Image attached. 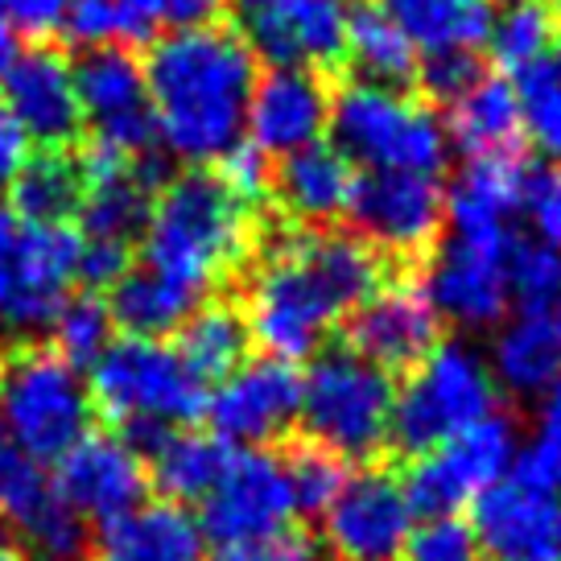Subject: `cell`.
Listing matches in <instances>:
<instances>
[{
    "mask_svg": "<svg viewBox=\"0 0 561 561\" xmlns=\"http://www.w3.org/2000/svg\"><path fill=\"white\" fill-rule=\"evenodd\" d=\"M397 385L359 351H322L301 376L298 421L314 446L343 462H364L392 442Z\"/></svg>",
    "mask_w": 561,
    "mask_h": 561,
    "instance_id": "obj_5",
    "label": "cell"
},
{
    "mask_svg": "<svg viewBox=\"0 0 561 561\" xmlns=\"http://www.w3.org/2000/svg\"><path fill=\"white\" fill-rule=\"evenodd\" d=\"M21 256H25V219L0 203V318L21 289Z\"/></svg>",
    "mask_w": 561,
    "mask_h": 561,
    "instance_id": "obj_48",
    "label": "cell"
},
{
    "mask_svg": "<svg viewBox=\"0 0 561 561\" xmlns=\"http://www.w3.org/2000/svg\"><path fill=\"white\" fill-rule=\"evenodd\" d=\"M525 474L545 488L561 491V380L541 397L537 430H533L525 455Z\"/></svg>",
    "mask_w": 561,
    "mask_h": 561,
    "instance_id": "obj_43",
    "label": "cell"
},
{
    "mask_svg": "<svg viewBox=\"0 0 561 561\" xmlns=\"http://www.w3.org/2000/svg\"><path fill=\"white\" fill-rule=\"evenodd\" d=\"M500 404V385L488 368V355L467 343H438L409 368L392 404V438L404 450L425 455L467 425L483 421Z\"/></svg>",
    "mask_w": 561,
    "mask_h": 561,
    "instance_id": "obj_8",
    "label": "cell"
},
{
    "mask_svg": "<svg viewBox=\"0 0 561 561\" xmlns=\"http://www.w3.org/2000/svg\"><path fill=\"white\" fill-rule=\"evenodd\" d=\"M327 121H331V91L318 79V70L268 67L256 75L248 95L244 137L268 158H285L322 140Z\"/></svg>",
    "mask_w": 561,
    "mask_h": 561,
    "instance_id": "obj_20",
    "label": "cell"
},
{
    "mask_svg": "<svg viewBox=\"0 0 561 561\" xmlns=\"http://www.w3.org/2000/svg\"><path fill=\"white\" fill-rule=\"evenodd\" d=\"M488 368L516 397H545L561 380V306H520L495 322Z\"/></svg>",
    "mask_w": 561,
    "mask_h": 561,
    "instance_id": "obj_23",
    "label": "cell"
},
{
    "mask_svg": "<svg viewBox=\"0 0 561 561\" xmlns=\"http://www.w3.org/2000/svg\"><path fill=\"white\" fill-rule=\"evenodd\" d=\"M75 95L95 145L124 158H145L158 145V124L145 91V67L128 46H95L75 62Z\"/></svg>",
    "mask_w": 561,
    "mask_h": 561,
    "instance_id": "obj_13",
    "label": "cell"
},
{
    "mask_svg": "<svg viewBox=\"0 0 561 561\" xmlns=\"http://www.w3.org/2000/svg\"><path fill=\"white\" fill-rule=\"evenodd\" d=\"M58 34H67V42L83 50L116 46V0H67Z\"/></svg>",
    "mask_w": 561,
    "mask_h": 561,
    "instance_id": "obj_45",
    "label": "cell"
},
{
    "mask_svg": "<svg viewBox=\"0 0 561 561\" xmlns=\"http://www.w3.org/2000/svg\"><path fill=\"white\" fill-rule=\"evenodd\" d=\"M401 561H479V541L467 520L450 516H425L413 525L401 549Z\"/></svg>",
    "mask_w": 561,
    "mask_h": 561,
    "instance_id": "obj_41",
    "label": "cell"
},
{
    "mask_svg": "<svg viewBox=\"0 0 561 561\" xmlns=\"http://www.w3.org/2000/svg\"><path fill=\"white\" fill-rule=\"evenodd\" d=\"M561 18L553 0H504L491 9L488 50L504 70H520L561 42Z\"/></svg>",
    "mask_w": 561,
    "mask_h": 561,
    "instance_id": "obj_33",
    "label": "cell"
},
{
    "mask_svg": "<svg viewBox=\"0 0 561 561\" xmlns=\"http://www.w3.org/2000/svg\"><path fill=\"white\" fill-rule=\"evenodd\" d=\"M107 314L124 334H140V339H165L174 334L191 310L198 306V294L186 285L161 277L149 264H133L112 289H107Z\"/></svg>",
    "mask_w": 561,
    "mask_h": 561,
    "instance_id": "obj_29",
    "label": "cell"
},
{
    "mask_svg": "<svg viewBox=\"0 0 561 561\" xmlns=\"http://www.w3.org/2000/svg\"><path fill=\"white\" fill-rule=\"evenodd\" d=\"M525 165L512 153L471 158L446 191V219L450 231L462 236H512V219L520 210Z\"/></svg>",
    "mask_w": 561,
    "mask_h": 561,
    "instance_id": "obj_25",
    "label": "cell"
},
{
    "mask_svg": "<svg viewBox=\"0 0 561 561\" xmlns=\"http://www.w3.org/2000/svg\"><path fill=\"white\" fill-rule=\"evenodd\" d=\"M516 107L525 133L545 158L561 161V42L516 70Z\"/></svg>",
    "mask_w": 561,
    "mask_h": 561,
    "instance_id": "obj_34",
    "label": "cell"
},
{
    "mask_svg": "<svg viewBox=\"0 0 561 561\" xmlns=\"http://www.w3.org/2000/svg\"><path fill=\"white\" fill-rule=\"evenodd\" d=\"M318 516L339 561H401L404 541L417 525L409 491L388 471L347 474Z\"/></svg>",
    "mask_w": 561,
    "mask_h": 561,
    "instance_id": "obj_15",
    "label": "cell"
},
{
    "mask_svg": "<svg viewBox=\"0 0 561 561\" xmlns=\"http://www.w3.org/2000/svg\"><path fill=\"white\" fill-rule=\"evenodd\" d=\"M145 67V91L170 158L210 165L244 140L248 95L256 83V54L228 25H198L153 42Z\"/></svg>",
    "mask_w": 561,
    "mask_h": 561,
    "instance_id": "obj_2",
    "label": "cell"
},
{
    "mask_svg": "<svg viewBox=\"0 0 561 561\" xmlns=\"http://www.w3.org/2000/svg\"><path fill=\"white\" fill-rule=\"evenodd\" d=\"M380 289V256L359 236L289 231L268 244L248 280L244 322L264 355L306 359Z\"/></svg>",
    "mask_w": 561,
    "mask_h": 561,
    "instance_id": "obj_1",
    "label": "cell"
},
{
    "mask_svg": "<svg viewBox=\"0 0 561 561\" xmlns=\"http://www.w3.org/2000/svg\"><path fill=\"white\" fill-rule=\"evenodd\" d=\"M285 471H289V488H294V504L298 512H322L334 500V491L343 488V458H334L322 446H306L285 458Z\"/></svg>",
    "mask_w": 561,
    "mask_h": 561,
    "instance_id": "obj_40",
    "label": "cell"
},
{
    "mask_svg": "<svg viewBox=\"0 0 561 561\" xmlns=\"http://www.w3.org/2000/svg\"><path fill=\"white\" fill-rule=\"evenodd\" d=\"M25 561H91V528L62 495H54L18 533Z\"/></svg>",
    "mask_w": 561,
    "mask_h": 561,
    "instance_id": "obj_38",
    "label": "cell"
},
{
    "mask_svg": "<svg viewBox=\"0 0 561 561\" xmlns=\"http://www.w3.org/2000/svg\"><path fill=\"white\" fill-rule=\"evenodd\" d=\"M343 0H248L244 42L268 67L322 70L347 50Z\"/></svg>",
    "mask_w": 561,
    "mask_h": 561,
    "instance_id": "obj_17",
    "label": "cell"
},
{
    "mask_svg": "<svg viewBox=\"0 0 561 561\" xmlns=\"http://www.w3.org/2000/svg\"><path fill=\"white\" fill-rule=\"evenodd\" d=\"M252 244L248 207L207 170L165 178L140 231V256L161 277L207 298L219 280L236 273Z\"/></svg>",
    "mask_w": 561,
    "mask_h": 561,
    "instance_id": "obj_3",
    "label": "cell"
},
{
    "mask_svg": "<svg viewBox=\"0 0 561 561\" xmlns=\"http://www.w3.org/2000/svg\"><path fill=\"white\" fill-rule=\"evenodd\" d=\"M516 462H520L516 425L491 413L434 450H425L404 479V491H409L413 512L450 516L467 504H479L495 483L508 479Z\"/></svg>",
    "mask_w": 561,
    "mask_h": 561,
    "instance_id": "obj_9",
    "label": "cell"
},
{
    "mask_svg": "<svg viewBox=\"0 0 561 561\" xmlns=\"http://www.w3.org/2000/svg\"><path fill=\"white\" fill-rule=\"evenodd\" d=\"M471 528L488 561H561V491L508 474L474 504Z\"/></svg>",
    "mask_w": 561,
    "mask_h": 561,
    "instance_id": "obj_18",
    "label": "cell"
},
{
    "mask_svg": "<svg viewBox=\"0 0 561 561\" xmlns=\"http://www.w3.org/2000/svg\"><path fill=\"white\" fill-rule=\"evenodd\" d=\"M351 186H355V165L327 140L285 153L273 170V194L301 228H327L339 215H347Z\"/></svg>",
    "mask_w": 561,
    "mask_h": 561,
    "instance_id": "obj_24",
    "label": "cell"
},
{
    "mask_svg": "<svg viewBox=\"0 0 561 561\" xmlns=\"http://www.w3.org/2000/svg\"><path fill=\"white\" fill-rule=\"evenodd\" d=\"M54 495L58 491H54L50 462H37L34 455L0 442V525L21 533Z\"/></svg>",
    "mask_w": 561,
    "mask_h": 561,
    "instance_id": "obj_37",
    "label": "cell"
},
{
    "mask_svg": "<svg viewBox=\"0 0 561 561\" xmlns=\"http://www.w3.org/2000/svg\"><path fill=\"white\" fill-rule=\"evenodd\" d=\"M88 376L54 347L25 343L0 364V434L37 462H54L91 430Z\"/></svg>",
    "mask_w": 561,
    "mask_h": 561,
    "instance_id": "obj_7",
    "label": "cell"
},
{
    "mask_svg": "<svg viewBox=\"0 0 561 561\" xmlns=\"http://www.w3.org/2000/svg\"><path fill=\"white\" fill-rule=\"evenodd\" d=\"M417 75L425 79L430 95L455 100L458 91L479 75V62H474V54H430V58L417 67Z\"/></svg>",
    "mask_w": 561,
    "mask_h": 561,
    "instance_id": "obj_50",
    "label": "cell"
},
{
    "mask_svg": "<svg viewBox=\"0 0 561 561\" xmlns=\"http://www.w3.org/2000/svg\"><path fill=\"white\" fill-rule=\"evenodd\" d=\"M4 112L42 149H67L83 133V107L75 95V62L54 46H30L13 54L0 75Z\"/></svg>",
    "mask_w": 561,
    "mask_h": 561,
    "instance_id": "obj_19",
    "label": "cell"
},
{
    "mask_svg": "<svg viewBox=\"0 0 561 561\" xmlns=\"http://www.w3.org/2000/svg\"><path fill=\"white\" fill-rule=\"evenodd\" d=\"M388 18L401 25L417 54H474L488 46L491 0H385Z\"/></svg>",
    "mask_w": 561,
    "mask_h": 561,
    "instance_id": "obj_28",
    "label": "cell"
},
{
    "mask_svg": "<svg viewBox=\"0 0 561 561\" xmlns=\"http://www.w3.org/2000/svg\"><path fill=\"white\" fill-rule=\"evenodd\" d=\"M508 289L520 306H561V252L537 240L512 244Z\"/></svg>",
    "mask_w": 561,
    "mask_h": 561,
    "instance_id": "obj_39",
    "label": "cell"
},
{
    "mask_svg": "<svg viewBox=\"0 0 561 561\" xmlns=\"http://www.w3.org/2000/svg\"><path fill=\"white\" fill-rule=\"evenodd\" d=\"M174 334H178L174 351L203 385H219L228 371H236L244 364L248 322L228 301H198L191 310V318Z\"/></svg>",
    "mask_w": 561,
    "mask_h": 561,
    "instance_id": "obj_30",
    "label": "cell"
},
{
    "mask_svg": "<svg viewBox=\"0 0 561 561\" xmlns=\"http://www.w3.org/2000/svg\"><path fill=\"white\" fill-rule=\"evenodd\" d=\"M112 331H116V322L107 314V301L100 294H67L62 306H58V314L50 322V347L70 359L75 368H91L95 359H100V351L112 343Z\"/></svg>",
    "mask_w": 561,
    "mask_h": 561,
    "instance_id": "obj_36",
    "label": "cell"
},
{
    "mask_svg": "<svg viewBox=\"0 0 561 561\" xmlns=\"http://www.w3.org/2000/svg\"><path fill=\"white\" fill-rule=\"evenodd\" d=\"M520 219L528 224L533 240L545 248H558L561 252V170L553 165H541L525 174V186H520Z\"/></svg>",
    "mask_w": 561,
    "mask_h": 561,
    "instance_id": "obj_42",
    "label": "cell"
},
{
    "mask_svg": "<svg viewBox=\"0 0 561 561\" xmlns=\"http://www.w3.org/2000/svg\"><path fill=\"white\" fill-rule=\"evenodd\" d=\"M446 140L462 149L467 158H495L512 153L520 133V107L516 91L500 75H474L455 100H446Z\"/></svg>",
    "mask_w": 561,
    "mask_h": 561,
    "instance_id": "obj_26",
    "label": "cell"
},
{
    "mask_svg": "<svg viewBox=\"0 0 561 561\" xmlns=\"http://www.w3.org/2000/svg\"><path fill=\"white\" fill-rule=\"evenodd\" d=\"M228 442L215 438L210 430H191L178 425L165 430L149 450H145V467H149V483H158V491L174 504H198L215 479L228 467Z\"/></svg>",
    "mask_w": 561,
    "mask_h": 561,
    "instance_id": "obj_27",
    "label": "cell"
},
{
    "mask_svg": "<svg viewBox=\"0 0 561 561\" xmlns=\"http://www.w3.org/2000/svg\"><path fill=\"white\" fill-rule=\"evenodd\" d=\"M91 561H207V533L186 504L145 500L100 525L91 537Z\"/></svg>",
    "mask_w": 561,
    "mask_h": 561,
    "instance_id": "obj_22",
    "label": "cell"
},
{
    "mask_svg": "<svg viewBox=\"0 0 561 561\" xmlns=\"http://www.w3.org/2000/svg\"><path fill=\"white\" fill-rule=\"evenodd\" d=\"M88 392L116 434L140 455L178 425H191L207 409V385L194 376L165 339L124 334L112 339L91 364Z\"/></svg>",
    "mask_w": 561,
    "mask_h": 561,
    "instance_id": "obj_4",
    "label": "cell"
},
{
    "mask_svg": "<svg viewBox=\"0 0 561 561\" xmlns=\"http://www.w3.org/2000/svg\"><path fill=\"white\" fill-rule=\"evenodd\" d=\"M0 561H25L18 541H9V537H0Z\"/></svg>",
    "mask_w": 561,
    "mask_h": 561,
    "instance_id": "obj_53",
    "label": "cell"
},
{
    "mask_svg": "<svg viewBox=\"0 0 561 561\" xmlns=\"http://www.w3.org/2000/svg\"><path fill=\"white\" fill-rule=\"evenodd\" d=\"M67 0H0V21L13 30V37H50L62 30Z\"/></svg>",
    "mask_w": 561,
    "mask_h": 561,
    "instance_id": "obj_47",
    "label": "cell"
},
{
    "mask_svg": "<svg viewBox=\"0 0 561 561\" xmlns=\"http://www.w3.org/2000/svg\"><path fill=\"white\" fill-rule=\"evenodd\" d=\"M9 198L25 224H70L83 203V165L67 149H42L9 182Z\"/></svg>",
    "mask_w": 561,
    "mask_h": 561,
    "instance_id": "obj_31",
    "label": "cell"
},
{
    "mask_svg": "<svg viewBox=\"0 0 561 561\" xmlns=\"http://www.w3.org/2000/svg\"><path fill=\"white\" fill-rule=\"evenodd\" d=\"M13 54H18V37H13V30L0 21V75L9 70V62H13Z\"/></svg>",
    "mask_w": 561,
    "mask_h": 561,
    "instance_id": "obj_52",
    "label": "cell"
},
{
    "mask_svg": "<svg viewBox=\"0 0 561 561\" xmlns=\"http://www.w3.org/2000/svg\"><path fill=\"white\" fill-rule=\"evenodd\" d=\"M54 491L83 520L107 525L124 512L145 504L149 467L145 455L116 430H88L67 455L54 458Z\"/></svg>",
    "mask_w": 561,
    "mask_h": 561,
    "instance_id": "obj_16",
    "label": "cell"
},
{
    "mask_svg": "<svg viewBox=\"0 0 561 561\" xmlns=\"http://www.w3.org/2000/svg\"><path fill=\"white\" fill-rule=\"evenodd\" d=\"M438 334L442 318L434 314L421 285H380L351 314V351H359L385 371L413 368L425 351L438 347Z\"/></svg>",
    "mask_w": 561,
    "mask_h": 561,
    "instance_id": "obj_21",
    "label": "cell"
},
{
    "mask_svg": "<svg viewBox=\"0 0 561 561\" xmlns=\"http://www.w3.org/2000/svg\"><path fill=\"white\" fill-rule=\"evenodd\" d=\"M347 215L368 248L413 256L438 240L446 224V191L438 174L364 170L351 186Z\"/></svg>",
    "mask_w": 561,
    "mask_h": 561,
    "instance_id": "obj_11",
    "label": "cell"
},
{
    "mask_svg": "<svg viewBox=\"0 0 561 561\" xmlns=\"http://www.w3.org/2000/svg\"><path fill=\"white\" fill-rule=\"evenodd\" d=\"M30 158V137L18 128V121L0 107V191H9V182L18 178V170Z\"/></svg>",
    "mask_w": 561,
    "mask_h": 561,
    "instance_id": "obj_51",
    "label": "cell"
},
{
    "mask_svg": "<svg viewBox=\"0 0 561 561\" xmlns=\"http://www.w3.org/2000/svg\"><path fill=\"white\" fill-rule=\"evenodd\" d=\"M207 561H314V549L294 533H277V537H261V541L219 545Z\"/></svg>",
    "mask_w": 561,
    "mask_h": 561,
    "instance_id": "obj_49",
    "label": "cell"
},
{
    "mask_svg": "<svg viewBox=\"0 0 561 561\" xmlns=\"http://www.w3.org/2000/svg\"><path fill=\"white\" fill-rule=\"evenodd\" d=\"M331 145L359 170L442 174L450 140L430 107L385 83H351L331 95Z\"/></svg>",
    "mask_w": 561,
    "mask_h": 561,
    "instance_id": "obj_6",
    "label": "cell"
},
{
    "mask_svg": "<svg viewBox=\"0 0 561 561\" xmlns=\"http://www.w3.org/2000/svg\"><path fill=\"white\" fill-rule=\"evenodd\" d=\"M128 268H133V248L128 244H112V240H83L75 280H83V289H91V294H104V289H112Z\"/></svg>",
    "mask_w": 561,
    "mask_h": 561,
    "instance_id": "obj_46",
    "label": "cell"
},
{
    "mask_svg": "<svg viewBox=\"0 0 561 561\" xmlns=\"http://www.w3.org/2000/svg\"><path fill=\"white\" fill-rule=\"evenodd\" d=\"M301 404V371L289 359L264 355L244 359L236 371H228L215 392H207V421L210 434L228 446L264 450L268 442L294 430Z\"/></svg>",
    "mask_w": 561,
    "mask_h": 561,
    "instance_id": "obj_14",
    "label": "cell"
},
{
    "mask_svg": "<svg viewBox=\"0 0 561 561\" xmlns=\"http://www.w3.org/2000/svg\"><path fill=\"white\" fill-rule=\"evenodd\" d=\"M512 236H462L438 248V256L425 273V298L442 322H455L462 331H488L508 314V256Z\"/></svg>",
    "mask_w": 561,
    "mask_h": 561,
    "instance_id": "obj_10",
    "label": "cell"
},
{
    "mask_svg": "<svg viewBox=\"0 0 561 561\" xmlns=\"http://www.w3.org/2000/svg\"><path fill=\"white\" fill-rule=\"evenodd\" d=\"M364 83H385L401 88L404 79H413L421 67L417 46L409 42L397 21L388 18L380 4H364L347 18V50Z\"/></svg>",
    "mask_w": 561,
    "mask_h": 561,
    "instance_id": "obj_32",
    "label": "cell"
},
{
    "mask_svg": "<svg viewBox=\"0 0 561 561\" xmlns=\"http://www.w3.org/2000/svg\"><path fill=\"white\" fill-rule=\"evenodd\" d=\"M198 504H203L198 525L219 545L277 537V533H289V520L298 516L285 458L268 455V450L231 455L224 474Z\"/></svg>",
    "mask_w": 561,
    "mask_h": 561,
    "instance_id": "obj_12",
    "label": "cell"
},
{
    "mask_svg": "<svg viewBox=\"0 0 561 561\" xmlns=\"http://www.w3.org/2000/svg\"><path fill=\"white\" fill-rule=\"evenodd\" d=\"M273 158L256 149L252 140H236L224 158L215 161V178L228 186L240 203H261L264 194H273Z\"/></svg>",
    "mask_w": 561,
    "mask_h": 561,
    "instance_id": "obj_44",
    "label": "cell"
},
{
    "mask_svg": "<svg viewBox=\"0 0 561 561\" xmlns=\"http://www.w3.org/2000/svg\"><path fill=\"white\" fill-rule=\"evenodd\" d=\"M228 0H116V46H140L165 34L215 25Z\"/></svg>",
    "mask_w": 561,
    "mask_h": 561,
    "instance_id": "obj_35",
    "label": "cell"
}]
</instances>
